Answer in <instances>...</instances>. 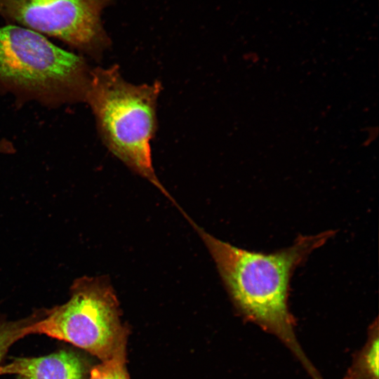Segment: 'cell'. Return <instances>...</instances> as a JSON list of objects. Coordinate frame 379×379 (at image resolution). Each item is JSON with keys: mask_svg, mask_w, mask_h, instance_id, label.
<instances>
[{"mask_svg": "<svg viewBox=\"0 0 379 379\" xmlns=\"http://www.w3.org/2000/svg\"><path fill=\"white\" fill-rule=\"evenodd\" d=\"M196 227L239 314L276 335L298 358L314 379H321L297 340L288 298L290 279L295 269L314 249L333 237L335 231L299 235L290 247L263 253L236 247Z\"/></svg>", "mask_w": 379, "mask_h": 379, "instance_id": "1", "label": "cell"}, {"mask_svg": "<svg viewBox=\"0 0 379 379\" xmlns=\"http://www.w3.org/2000/svg\"><path fill=\"white\" fill-rule=\"evenodd\" d=\"M91 68L85 58L11 24L0 27V93L57 108L85 102Z\"/></svg>", "mask_w": 379, "mask_h": 379, "instance_id": "2", "label": "cell"}, {"mask_svg": "<svg viewBox=\"0 0 379 379\" xmlns=\"http://www.w3.org/2000/svg\"><path fill=\"white\" fill-rule=\"evenodd\" d=\"M161 90L158 81L140 85L126 81L117 65L97 67L91 69L85 102L109 151L170 197L155 174L151 152Z\"/></svg>", "mask_w": 379, "mask_h": 379, "instance_id": "3", "label": "cell"}, {"mask_svg": "<svg viewBox=\"0 0 379 379\" xmlns=\"http://www.w3.org/2000/svg\"><path fill=\"white\" fill-rule=\"evenodd\" d=\"M27 334H44L69 343L103 361L126 346L127 331L108 281L83 277L72 284L69 299L42 312L27 326Z\"/></svg>", "mask_w": 379, "mask_h": 379, "instance_id": "4", "label": "cell"}, {"mask_svg": "<svg viewBox=\"0 0 379 379\" xmlns=\"http://www.w3.org/2000/svg\"><path fill=\"white\" fill-rule=\"evenodd\" d=\"M112 0H0V17L100 60L111 41L101 13Z\"/></svg>", "mask_w": 379, "mask_h": 379, "instance_id": "5", "label": "cell"}, {"mask_svg": "<svg viewBox=\"0 0 379 379\" xmlns=\"http://www.w3.org/2000/svg\"><path fill=\"white\" fill-rule=\"evenodd\" d=\"M88 371L82 357L70 350L39 357L15 358L0 366V375L14 374L15 379H87Z\"/></svg>", "mask_w": 379, "mask_h": 379, "instance_id": "6", "label": "cell"}, {"mask_svg": "<svg viewBox=\"0 0 379 379\" xmlns=\"http://www.w3.org/2000/svg\"><path fill=\"white\" fill-rule=\"evenodd\" d=\"M378 319L368 328L367 340L354 358L343 379H378Z\"/></svg>", "mask_w": 379, "mask_h": 379, "instance_id": "7", "label": "cell"}, {"mask_svg": "<svg viewBox=\"0 0 379 379\" xmlns=\"http://www.w3.org/2000/svg\"><path fill=\"white\" fill-rule=\"evenodd\" d=\"M41 314L37 312L32 316L16 321H8L0 317V366L11 346L27 335V326Z\"/></svg>", "mask_w": 379, "mask_h": 379, "instance_id": "8", "label": "cell"}, {"mask_svg": "<svg viewBox=\"0 0 379 379\" xmlns=\"http://www.w3.org/2000/svg\"><path fill=\"white\" fill-rule=\"evenodd\" d=\"M87 379H130L126 366V346L109 359L93 367Z\"/></svg>", "mask_w": 379, "mask_h": 379, "instance_id": "9", "label": "cell"}, {"mask_svg": "<svg viewBox=\"0 0 379 379\" xmlns=\"http://www.w3.org/2000/svg\"><path fill=\"white\" fill-rule=\"evenodd\" d=\"M15 152L14 145L5 138L0 140V154H9Z\"/></svg>", "mask_w": 379, "mask_h": 379, "instance_id": "10", "label": "cell"}]
</instances>
